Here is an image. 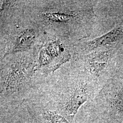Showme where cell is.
Masks as SVG:
<instances>
[{
    "label": "cell",
    "instance_id": "3957f363",
    "mask_svg": "<svg viewBox=\"0 0 123 123\" xmlns=\"http://www.w3.org/2000/svg\"><path fill=\"white\" fill-rule=\"evenodd\" d=\"M38 50L9 54L0 58L1 97L18 95L37 75Z\"/></svg>",
    "mask_w": 123,
    "mask_h": 123
},
{
    "label": "cell",
    "instance_id": "8992f818",
    "mask_svg": "<svg viewBox=\"0 0 123 123\" xmlns=\"http://www.w3.org/2000/svg\"><path fill=\"white\" fill-rule=\"evenodd\" d=\"M116 49L114 47L98 49L74 58L90 77L98 78L106 72H111Z\"/></svg>",
    "mask_w": 123,
    "mask_h": 123
},
{
    "label": "cell",
    "instance_id": "6da1fadb",
    "mask_svg": "<svg viewBox=\"0 0 123 123\" xmlns=\"http://www.w3.org/2000/svg\"><path fill=\"white\" fill-rule=\"evenodd\" d=\"M93 3L89 1H26L25 12L45 33L76 43L91 31L96 17Z\"/></svg>",
    "mask_w": 123,
    "mask_h": 123
},
{
    "label": "cell",
    "instance_id": "ba28073f",
    "mask_svg": "<svg viewBox=\"0 0 123 123\" xmlns=\"http://www.w3.org/2000/svg\"><path fill=\"white\" fill-rule=\"evenodd\" d=\"M43 118L46 123H70L66 118L55 111L45 110Z\"/></svg>",
    "mask_w": 123,
    "mask_h": 123
},
{
    "label": "cell",
    "instance_id": "52a82bcc",
    "mask_svg": "<svg viewBox=\"0 0 123 123\" xmlns=\"http://www.w3.org/2000/svg\"><path fill=\"white\" fill-rule=\"evenodd\" d=\"M123 28H114L104 35L87 41H80L74 45V56L84 55L98 49L116 46L123 41Z\"/></svg>",
    "mask_w": 123,
    "mask_h": 123
},
{
    "label": "cell",
    "instance_id": "7a4b0ae2",
    "mask_svg": "<svg viewBox=\"0 0 123 123\" xmlns=\"http://www.w3.org/2000/svg\"><path fill=\"white\" fill-rule=\"evenodd\" d=\"M21 2L0 15V57L37 51L45 33L26 13Z\"/></svg>",
    "mask_w": 123,
    "mask_h": 123
},
{
    "label": "cell",
    "instance_id": "277c9868",
    "mask_svg": "<svg viewBox=\"0 0 123 123\" xmlns=\"http://www.w3.org/2000/svg\"><path fill=\"white\" fill-rule=\"evenodd\" d=\"M73 41L55 35L46 33L37 53L36 72L48 77L74 56Z\"/></svg>",
    "mask_w": 123,
    "mask_h": 123
},
{
    "label": "cell",
    "instance_id": "5b68a950",
    "mask_svg": "<svg viewBox=\"0 0 123 123\" xmlns=\"http://www.w3.org/2000/svg\"><path fill=\"white\" fill-rule=\"evenodd\" d=\"M71 83L69 90L64 94L62 101V110L67 117L74 119L80 107L88 100L89 96L88 85L83 80L87 73L79 63L75 61L73 83L72 84L74 63L72 60Z\"/></svg>",
    "mask_w": 123,
    "mask_h": 123
}]
</instances>
